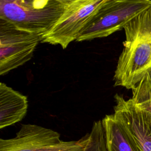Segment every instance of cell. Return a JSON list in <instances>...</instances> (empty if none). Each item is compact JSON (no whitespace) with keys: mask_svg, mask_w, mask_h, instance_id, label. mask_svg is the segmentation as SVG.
<instances>
[{"mask_svg":"<svg viewBox=\"0 0 151 151\" xmlns=\"http://www.w3.org/2000/svg\"><path fill=\"white\" fill-rule=\"evenodd\" d=\"M123 29L126 39L115 70L114 86L132 90L151 69V6Z\"/></svg>","mask_w":151,"mask_h":151,"instance_id":"obj_1","label":"cell"},{"mask_svg":"<svg viewBox=\"0 0 151 151\" xmlns=\"http://www.w3.org/2000/svg\"><path fill=\"white\" fill-rule=\"evenodd\" d=\"M66 4L67 0H0V19L41 35L56 22Z\"/></svg>","mask_w":151,"mask_h":151,"instance_id":"obj_2","label":"cell"},{"mask_svg":"<svg viewBox=\"0 0 151 151\" xmlns=\"http://www.w3.org/2000/svg\"><path fill=\"white\" fill-rule=\"evenodd\" d=\"M151 6L150 0H106L81 31L77 41L106 37Z\"/></svg>","mask_w":151,"mask_h":151,"instance_id":"obj_3","label":"cell"},{"mask_svg":"<svg viewBox=\"0 0 151 151\" xmlns=\"http://www.w3.org/2000/svg\"><path fill=\"white\" fill-rule=\"evenodd\" d=\"M88 137V133L77 140L64 141L51 129L24 124L14 137L0 139V151H84Z\"/></svg>","mask_w":151,"mask_h":151,"instance_id":"obj_4","label":"cell"},{"mask_svg":"<svg viewBox=\"0 0 151 151\" xmlns=\"http://www.w3.org/2000/svg\"><path fill=\"white\" fill-rule=\"evenodd\" d=\"M106 0H67L65 9L54 25L41 35V42L63 49L77 41L81 31Z\"/></svg>","mask_w":151,"mask_h":151,"instance_id":"obj_5","label":"cell"},{"mask_svg":"<svg viewBox=\"0 0 151 151\" xmlns=\"http://www.w3.org/2000/svg\"><path fill=\"white\" fill-rule=\"evenodd\" d=\"M40 42L41 35L19 29L0 19V75L29 61Z\"/></svg>","mask_w":151,"mask_h":151,"instance_id":"obj_6","label":"cell"},{"mask_svg":"<svg viewBox=\"0 0 151 151\" xmlns=\"http://www.w3.org/2000/svg\"><path fill=\"white\" fill-rule=\"evenodd\" d=\"M114 116L127 128L142 151H151V114L138 108L131 99L116 94Z\"/></svg>","mask_w":151,"mask_h":151,"instance_id":"obj_7","label":"cell"},{"mask_svg":"<svg viewBox=\"0 0 151 151\" xmlns=\"http://www.w3.org/2000/svg\"><path fill=\"white\" fill-rule=\"evenodd\" d=\"M28 107L27 96L0 83V129H2L22 120Z\"/></svg>","mask_w":151,"mask_h":151,"instance_id":"obj_8","label":"cell"},{"mask_svg":"<svg viewBox=\"0 0 151 151\" xmlns=\"http://www.w3.org/2000/svg\"><path fill=\"white\" fill-rule=\"evenodd\" d=\"M108 151H142L134 137L114 114L102 119Z\"/></svg>","mask_w":151,"mask_h":151,"instance_id":"obj_9","label":"cell"},{"mask_svg":"<svg viewBox=\"0 0 151 151\" xmlns=\"http://www.w3.org/2000/svg\"><path fill=\"white\" fill-rule=\"evenodd\" d=\"M131 99L142 110L151 114V76L147 72L132 89Z\"/></svg>","mask_w":151,"mask_h":151,"instance_id":"obj_10","label":"cell"},{"mask_svg":"<svg viewBox=\"0 0 151 151\" xmlns=\"http://www.w3.org/2000/svg\"><path fill=\"white\" fill-rule=\"evenodd\" d=\"M88 134V140L84 151H108L102 120L93 123Z\"/></svg>","mask_w":151,"mask_h":151,"instance_id":"obj_11","label":"cell"},{"mask_svg":"<svg viewBox=\"0 0 151 151\" xmlns=\"http://www.w3.org/2000/svg\"><path fill=\"white\" fill-rule=\"evenodd\" d=\"M149 73H150V76H151V69L149 71Z\"/></svg>","mask_w":151,"mask_h":151,"instance_id":"obj_12","label":"cell"}]
</instances>
